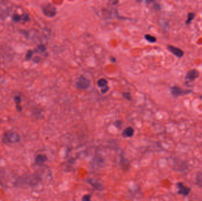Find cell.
Instances as JSON below:
<instances>
[{
    "mask_svg": "<svg viewBox=\"0 0 202 201\" xmlns=\"http://www.w3.org/2000/svg\"><path fill=\"white\" fill-rule=\"evenodd\" d=\"M42 180V178L38 172L24 174L19 176L13 182V187L17 188H26L37 186Z\"/></svg>",
    "mask_w": 202,
    "mask_h": 201,
    "instance_id": "1",
    "label": "cell"
},
{
    "mask_svg": "<svg viewBox=\"0 0 202 201\" xmlns=\"http://www.w3.org/2000/svg\"><path fill=\"white\" fill-rule=\"evenodd\" d=\"M1 141L6 145L17 144L20 141V135L17 131L13 130L5 131L1 136Z\"/></svg>",
    "mask_w": 202,
    "mask_h": 201,
    "instance_id": "2",
    "label": "cell"
},
{
    "mask_svg": "<svg viewBox=\"0 0 202 201\" xmlns=\"http://www.w3.org/2000/svg\"><path fill=\"white\" fill-rule=\"evenodd\" d=\"M91 81L85 77L81 76L76 82V88L79 90H86L91 86Z\"/></svg>",
    "mask_w": 202,
    "mask_h": 201,
    "instance_id": "3",
    "label": "cell"
},
{
    "mask_svg": "<svg viewBox=\"0 0 202 201\" xmlns=\"http://www.w3.org/2000/svg\"><path fill=\"white\" fill-rule=\"evenodd\" d=\"M43 13L44 15L49 18L54 17L57 13L56 9L54 5L50 3H48L43 7Z\"/></svg>",
    "mask_w": 202,
    "mask_h": 201,
    "instance_id": "4",
    "label": "cell"
},
{
    "mask_svg": "<svg viewBox=\"0 0 202 201\" xmlns=\"http://www.w3.org/2000/svg\"><path fill=\"white\" fill-rule=\"evenodd\" d=\"M11 19H12V20L15 22H22L23 23H25L30 20L29 15L27 12H24L21 15H20L17 13H14V14H12Z\"/></svg>",
    "mask_w": 202,
    "mask_h": 201,
    "instance_id": "5",
    "label": "cell"
},
{
    "mask_svg": "<svg viewBox=\"0 0 202 201\" xmlns=\"http://www.w3.org/2000/svg\"><path fill=\"white\" fill-rule=\"evenodd\" d=\"M170 91H171L172 95L175 97H178V96H182V95L188 94L192 92V90H183L181 87L177 86H174L172 87L170 89Z\"/></svg>",
    "mask_w": 202,
    "mask_h": 201,
    "instance_id": "6",
    "label": "cell"
},
{
    "mask_svg": "<svg viewBox=\"0 0 202 201\" xmlns=\"http://www.w3.org/2000/svg\"><path fill=\"white\" fill-rule=\"evenodd\" d=\"M48 160V158L45 154H37L34 157V164L38 166H43Z\"/></svg>",
    "mask_w": 202,
    "mask_h": 201,
    "instance_id": "7",
    "label": "cell"
},
{
    "mask_svg": "<svg viewBox=\"0 0 202 201\" xmlns=\"http://www.w3.org/2000/svg\"><path fill=\"white\" fill-rule=\"evenodd\" d=\"M177 187L178 189L177 193L183 196H187L191 191V189L189 187H187L182 182H178L177 183Z\"/></svg>",
    "mask_w": 202,
    "mask_h": 201,
    "instance_id": "8",
    "label": "cell"
},
{
    "mask_svg": "<svg viewBox=\"0 0 202 201\" xmlns=\"http://www.w3.org/2000/svg\"><path fill=\"white\" fill-rule=\"evenodd\" d=\"M199 76V73L198 71L196 69H192L187 73L185 76V79L188 81H193L198 78Z\"/></svg>",
    "mask_w": 202,
    "mask_h": 201,
    "instance_id": "9",
    "label": "cell"
},
{
    "mask_svg": "<svg viewBox=\"0 0 202 201\" xmlns=\"http://www.w3.org/2000/svg\"><path fill=\"white\" fill-rule=\"evenodd\" d=\"M167 49L169 51H170L172 54H173L179 58H181L184 56V51L180 48L169 45L167 46Z\"/></svg>",
    "mask_w": 202,
    "mask_h": 201,
    "instance_id": "10",
    "label": "cell"
},
{
    "mask_svg": "<svg viewBox=\"0 0 202 201\" xmlns=\"http://www.w3.org/2000/svg\"><path fill=\"white\" fill-rule=\"evenodd\" d=\"M86 181L95 189L99 191H102L103 189V186L100 182L92 179H88Z\"/></svg>",
    "mask_w": 202,
    "mask_h": 201,
    "instance_id": "11",
    "label": "cell"
},
{
    "mask_svg": "<svg viewBox=\"0 0 202 201\" xmlns=\"http://www.w3.org/2000/svg\"><path fill=\"white\" fill-rule=\"evenodd\" d=\"M120 167L124 171H128L129 170V168L130 166V161L127 159L122 157L121 161L120 162Z\"/></svg>",
    "mask_w": 202,
    "mask_h": 201,
    "instance_id": "12",
    "label": "cell"
},
{
    "mask_svg": "<svg viewBox=\"0 0 202 201\" xmlns=\"http://www.w3.org/2000/svg\"><path fill=\"white\" fill-rule=\"evenodd\" d=\"M134 134V129L132 127H127L125 128L122 133L124 138H131Z\"/></svg>",
    "mask_w": 202,
    "mask_h": 201,
    "instance_id": "13",
    "label": "cell"
},
{
    "mask_svg": "<svg viewBox=\"0 0 202 201\" xmlns=\"http://www.w3.org/2000/svg\"><path fill=\"white\" fill-rule=\"evenodd\" d=\"M14 100L15 103H16V107L17 111H19V112H21L23 110V108H22V106L21 105V98L20 96H16L14 98Z\"/></svg>",
    "mask_w": 202,
    "mask_h": 201,
    "instance_id": "14",
    "label": "cell"
},
{
    "mask_svg": "<svg viewBox=\"0 0 202 201\" xmlns=\"http://www.w3.org/2000/svg\"><path fill=\"white\" fill-rule=\"evenodd\" d=\"M196 183L199 187H202V172H199L196 176Z\"/></svg>",
    "mask_w": 202,
    "mask_h": 201,
    "instance_id": "15",
    "label": "cell"
},
{
    "mask_svg": "<svg viewBox=\"0 0 202 201\" xmlns=\"http://www.w3.org/2000/svg\"><path fill=\"white\" fill-rule=\"evenodd\" d=\"M34 51H36V53H39V52L44 53L46 51V47L44 44H40L37 46L36 49L34 50Z\"/></svg>",
    "mask_w": 202,
    "mask_h": 201,
    "instance_id": "16",
    "label": "cell"
},
{
    "mask_svg": "<svg viewBox=\"0 0 202 201\" xmlns=\"http://www.w3.org/2000/svg\"><path fill=\"white\" fill-rule=\"evenodd\" d=\"M107 84H108V81L105 79H101L97 82L98 86L101 87V88H102V87L107 86Z\"/></svg>",
    "mask_w": 202,
    "mask_h": 201,
    "instance_id": "17",
    "label": "cell"
},
{
    "mask_svg": "<svg viewBox=\"0 0 202 201\" xmlns=\"http://www.w3.org/2000/svg\"><path fill=\"white\" fill-rule=\"evenodd\" d=\"M145 39L146 40H147L148 42L152 43H155L156 41H157L156 38L154 36H152L150 34H145Z\"/></svg>",
    "mask_w": 202,
    "mask_h": 201,
    "instance_id": "18",
    "label": "cell"
},
{
    "mask_svg": "<svg viewBox=\"0 0 202 201\" xmlns=\"http://www.w3.org/2000/svg\"><path fill=\"white\" fill-rule=\"evenodd\" d=\"M195 17V14L194 12H190L187 15V19L186 20V24H189L190 23V22L192 21Z\"/></svg>",
    "mask_w": 202,
    "mask_h": 201,
    "instance_id": "19",
    "label": "cell"
},
{
    "mask_svg": "<svg viewBox=\"0 0 202 201\" xmlns=\"http://www.w3.org/2000/svg\"><path fill=\"white\" fill-rule=\"evenodd\" d=\"M34 54V51L31 50H29L27 51L26 54V56H25V59L26 61H30L32 57H33V55Z\"/></svg>",
    "mask_w": 202,
    "mask_h": 201,
    "instance_id": "20",
    "label": "cell"
},
{
    "mask_svg": "<svg viewBox=\"0 0 202 201\" xmlns=\"http://www.w3.org/2000/svg\"><path fill=\"white\" fill-rule=\"evenodd\" d=\"M122 96H123V97H124L125 99H127V101H131V94H130V93H128V92H125V93H122Z\"/></svg>",
    "mask_w": 202,
    "mask_h": 201,
    "instance_id": "21",
    "label": "cell"
},
{
    "mask_svg": "<svg viewBox=\"0 0 202 201\" xmlns=\"http://www.w3.org/2000/svg\"><path fill=\"white\" fill-rule=\"evenodd\" d=\"M82 201H92L91 195L89 194L84 195L82 198Z\"/></svg>",
    "mask_w": 202,
    "mask_h": 201,
    "instance_id": "22",
    "label": "cell"
},
{
    "mask_svg": "<svg viewBox=\"0 0 202 201\" xmlns=\"http://www.w3.org/2000/svg\"><path fill=\"white\" fill-rule=\"evenodd\" d=\"M109 89H110V87H109V86L107 85V86H105V87L101 88V93H102V94H105V93H106L109 91Z\"/></svg>",
    "mask_w": 202,
    "mask_h": 201,
    "instance_id": "23",
    "label": "cell"
},
{
    "mask_svg": "<svg viewBox=\"0 0 202 201\" xmlns=\"http://www.w3.org/2000/svg\"><path fill=\"white\" fill-rule=\"evenodd\" d=\"M122 125V122L120 121H116L115 122V126L117 127V128H120L121 127Z\"/></svg>",
    "mask_w": 202,
    "mask_h": 201,
    "instance_id": "24",
    "label": "cell"
},
{
    "mask_svg": "<svg viewBox=\"0 0 202 201\" xmlns=\"http://www.w3.org/2000/svg\"><path fill=\"white\" fill-rule=\"evenodd\" d=\"M40 59L39 57H36L34 59H33V61L35 63H39L40 61Z\"/></svg>",
    "mask_w": 202,
    "mask_h": 201,
    "instance_id": "25",
    "label": "cell"
},
{
    "mask_svg": "<svg viewBox=\"0 0 202 201\" xmlns=\"http://www.w3.org/2000/svg\"><path fill=\"white\" fill-rule=\"evenodd\" d=\"M154 8L155 9V10H158L160 9V5L156 4H155V5H154Z\"/></svg>",
    "mask_w": 202,
    "mask_h": 201,
    "instance_id": "26",
    "label": "cell"
},
{
    "mask_svg": "<svg viewBox=\"0 0 202 201\" xmlns=\"http://www.w3.org/2000/svg\"><path fill=\"white\" fill-rule=\"evenodd\" d=\"M111 60H112V62H115L116 59H115V58H113V57H111Z\"/></svg>",
    "mask_w": 202,
    "mask_h": 201,
    "instance_id": "27",
    "label": "cell"
}]
</instances>
